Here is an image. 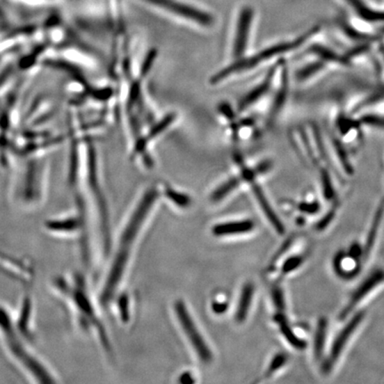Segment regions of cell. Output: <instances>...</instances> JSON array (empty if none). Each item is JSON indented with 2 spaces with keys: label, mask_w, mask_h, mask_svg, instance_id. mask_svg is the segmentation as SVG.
<instances>
[{
  "label": "cell",
  "mask_w": 384,
  "mask_h": 384,
  "mask_svg": "<svg viewBox=\"0 0 384 384\" xmlns=\"http://www.w3.org/2000/svg\"><path fill=\"white\" fill-rule=\"evenodd\" d=\"M157 197L158 191L154 189L147 191L120 232L115 246L113 258L102 285L100 296L102 305H107L117 296L126 275L134 243Z\"/></svg>",
  "instance_id": "obj_1"
},
{
  "label": "cell",
  "mask_w": 384,
  "mask_h": 384,
  "mask_svg": "<svg viewBox=\"0 0 384 384\" xmlns=\"http://www.w3.org/2000/svg\"><path fill=\"white\" fill-rule=\"evenodd\" d=\"M54 286L70 305L80 328L94 335L96 340L99 341L102 350L110 352L111 342L108 333L105 331L104 326L81 277H59L54 281Z\"/></svg>",
  "instance_id": "obj_2"
},
{
  "label": "cell",
  "mask_w": 384,
  "mask_h": 384,
  "mask_svg": "<svg viewBox=\"0 0 384 384\" xmlns=\"http://www.w3.org/2000/svg\"><path fill=\"white\" fill-rule=\"evenodd\" d=\"M0 337L13 358L38 383H54V374L29 348V342L16 328L8 310L0 307Z\"/></svg>",
  "instance_id": "obj_3"
},
{
  "label": "cell",
  "mask_w": 384,
  "mask_h": 384,
  "mask_svg": "<svg viewBox=\"0 0 384 384\" xmlns=\"http://www.w3.org/2000/svg\"><path fill=\"white\" fill-rule=\"evenodd\" d=\"M315 31L316 30L314 29V30L303 35L302 37L297 38L296 40L291 41V42L275 45V46L266 48V49L255 54V56L250 57V58L239 60V62L233 63L232 65L226 67L225 69L216 73V74L211 79V83H212V84H216V83L223 81L227 77L254 68V67L257 66L259 63L271 59L272 57L278 56V54L287 53L288 51L293 50L294 48L298 47L301 45L305 42L312 34L315 33Z\"/></svg>",
  "instance_id": "obj_4"
},
{
  "label": "cell",
  "mask_w": 384,
  "mask_h": 384,
  "mask_svg": "<svg viewBox=\"0 0 384 384\" xmlns=\"http://www.w3.org/2000/svg\"><path fill=\"white\" fill-rule=\"evenodd\" d=\"M175 310L182 328L188 336L191 344L193 345L198 357L205 363L210 362L213 358L212 352H211L209 347L205 342L200 333L198 331L197 326H195L193 320L191 319L190 314H189L185 304L181 302V301H178L175 304Z\"/></svg>",
  "instance_id": "obj_5"
},
{
  "label": "cell",
  "mask_w": 384,
  "mask_h": 384,
  "mask_svg": "<svg viewBox=\"0 0 384 384\" xmlns=\"http://www.w3.org/2000/svg\"><path fill=\"white\" fill-rule=\"evenodd\" d=\"M141 1L158 6L159 8L165 9L166 11L171 12L181 17L196 22L197 24L203 25V26H209L214 22L212 16L207 13L198 10L193 6L175 1V0H141Z\"/></svg>",
  "instance_id": "obj_6"
},
{
  "label": "cell",
  "mask_w": 384,
  "mask_h": 384,
  "mask_svg": "<svg viewBox=\"0 0 384 384\" xmlns=\"http://www.w3.org/2000/svg\"><path fill=\"white\" fill-rule=\"evenodd\" d=\"M363 318L364 312H358V314L355 315L350 320V322L345 326V328L342 329V331L336 337L334 344H333L330 354H329L328 360H326L324 366H323V371L325 373L330 372L332 368L334 367L336 361L340 357L342 351H344L345 345L347 344V342L350 340L352 334L356 330L358 326H360Z\"/></svg>",
  "instance_id": "obj_7"
},
{
  "label": "cell",
  "mask_w": 384,
  "mask_h": 384,
  "mask_svg": "<svg viewBox=\"0 0 384 384\" xmlns=\"http://www.w3.org/2000/svg\"><path fill=\"white\" fill-rule=\"evenodd\" d=\"M0 271L22 283H30L34 272L27 262L0 250Z\"/></svg>",
  "instance_id": "obj_8"
},
{
  "label": "cell",
  "mask_w": 384,
  "mask_h": 384,
  "mask_svg": "<svg viewBox=\"0 0 384 384\" xmlns=\"http://www.w3.org/2000/svg\"><path fill=\"white\" fill-rule=\"evenodd\" d=\"M384 280V271H376L371 276L368 277L360 287L357 288L355 293L352 294L350 302L346 307L342 310L340 319H345L355 309V307L362 301L365 297L369 294L379 284Z\"/></svg>",
  "instance_id": "obj_9"
},
{
  "label": "cell",
  "mask_w": 384,
  "mask_h": 384,
  "mask_svg": "<svg viewBox=\"0 0 384 384\" xmlns=\"http://www.w3.org/2000/svg\"><path fill=\"white\" fill-rule=\"evenodd\" d=\"M253 17H254V11L250 8H243V10L240 12L234 48H233V54L236 57L242 56L246 52Z\"/></svg>",
  "instance_id": "obj_10"
},
{
  "label": "cell",
  "mask_w": 384,
  "mask_h": 384,
  "mask_svg": "<svg viewBox=\"0 0 384 384\" xmlns=\"http://www.w3.org/2000/svg\"><path fill=\"white\" fill-rule=\"evenodd\" d=\"M85 222L80 216H70L49 220L46 223L48 232L57 235H74L84 229Z\"/></svg>",
  "instance_id": "obj_11"
},
{
  "label": "cell",
  "mask_w": 384,
  "mask_h": 384,
  "mask_svg": "<svg viewBox=\"0 0 384 384\" xmlns=\"http://www.w3.org/2000/svg\"><path fill=\"white\" fill-rule=\"evenodd\" d=\"M251 182L253 192H254V195L256 200H257L259 205H260L262 210L264 211L265 216L267 217L269 222L272 224V226H273V228L276 230V232L280 233V234H283L285 232V227L282 222H281L280 219L278 218V216L276 213H275V211L272 209V207L270 203H269L266 197H265L264 192H262L261 187L259 186L257 184H255L254 181H252Z\"/></svg>",
  "instance_id": "obj_12"
},
{
  "label": "cell",
  "mask_w": 384,
  "mask_h": 384,
  "mask_svg": "<svg viewBox=\"0 0 384 384\" xmlns=\"http://www.w3.org/2000/svg\"><path fill=\"white\" fill-rule=\"evenodd\" d=\"M31 317H32V303L30 296L25 297L22 303L20 314H19L17 321L15 322L16 328L20 331L27 340L30 341L32 337L31 334Z\"/></svg>",
  "instance_id": "obj_13"
},
{
  "label": "cell",
  "mask_w": 384,
  "mask_h": 384,
  "mask_svg": "<svg viewBox=\"0 0 384 384\" xmlns=\"http://www.w3.org/2000/svg\"><path fill=\"white\" fill-rule=\"evenodd\" d=\"M255 228V223L250 220L241 222L220 223L213 227V233L216 236L240 234L251 232Z\"/></svg>",
  "instance_id": "obj_14"
},
{
  "label": "cell",
  "mask_w": 384,
  "mask_h": 384,
  "mask_svg": "<svg viewBox=\"0 0 384 384\" xmlns=\"http://www.w3.org/2000/svg\"><path fill=\"white\" fill-rule=\"evenodd\" d=\"M275 70H276V66H274L273 68L270 70L266 79H265L262 84L259 85L257 88L253 89V90L243 99V101L240 102L239 106V110L240 111L246 110V108H248L250 105L255 104L256 101H258L262 95L266 94L269 89L271 88L272 79H273V76L275 74Z\"/></svg>",
  "instance_id": "obj_15"
},
{
  "label": "cell",
  "mask_w": 384,
  "mask_h": 384,
  "mask_svg": "<svg viewBox=\"0 0 384 384\" xmlns=\"http://www.w3.org/2000/svg\"><path fill=\"white\" fill-rule=\"evenodd\" d=\"M254 286H253L252 283H246L244 287H243L236 314V319L239 323L244 322L246 316H248V310L250 309L253 296H254Z\"/></svg>",
  "instance_id": "obj_16"
},
{
  "label": "cell",
  "mask_w": 384,
  "mask_h": 384,
  "mask_svg": "<svg viewBox=\"0 0 384 384\" xmlns=\"http://www.w3.org/2000/svg\"><path fill=\"white\" fill-rule=\"evenodd\" d=\"M384 214V200L382 201V203L379 205L378 209H377L376 214H374V220L372 224H371V228L369 232H368V236L366 241V246H365V256L367 257L368 255L370 254L371 250H372L374 242H376V239L377 233L380 228L381 223H382V220Z\"/></svg>",
  "instance_id": "obj_17"
},
{
  "label": "cell",
  "mask_w": 384,
  "mask_h": 384,
  "mask_svg": "<svg viewBox=\"0 0 384 384\" xmlns=\"http://www.w3.org/2000/svg\"><path fill=\"white\" fill-rule=\"evenodd\" d=\"M275 320L280 324L281 332H282L283 335L292 346L297 349V350H303L307 346V342L303 340V339L299 338L298 336H296L292 331V329L290 328L287 319L285 318L283 314L278 313V314L275 316Z\"/></svg>",
  "instance_id": "obj_18"
},
{
  "label": "cell",
  "mask_w": 384,
  "mask_h": 384,
  "mask_svg": "<svg viewBox=\"0 0 384 384\" xmlns=\"http://www.w3.org/2000/svg\"><path fill=\"white\" fill-rule=\"evenodd\" d=\"M328 330V320L325 318L319 319L318 328H317L314 342V353L316 358H321L324 351L325 342Z\"/></svg>",
  "instance_id": "obj_19"
},
{
  "label": "cell",
  "mask_w": 384,
  "mask_h": 384,
  "mask_svg": "<svg viewBox=\"0 0 384 384\" xmlns=\"http://www.w3.org/2000/svg\"><path fill=\"white\" fill-rule=\"evenodd\" d=\"M240 184V179L238 177L230 179V180L224 182L222 186L217 188L216 191L213 192L212 196H211V200L213 202H219L223 198H225L227 195L230 194L233 190H235Z\"/></svg>",
  "instance_id": "obj_20"
},
{
  "label": "cell",
  "mask_w": 384,
  "mask_h": 384,
  "mask_svg": "<svg viewBox=\"0 0 384 384\" xmlns=\"http://www.w3.org/2000/svg\"><path fill=\"white\" fill-rule=\"evenodd\" d=\"M166 195L169 200L180 207H188L191 203V198L188 195L180 193L171 188L166 189Z\"/></svg>",
  "instance_id": "obj_21"
},
{
  "label": "cell",
  "mask_w": 384,
  "mask_h": 384,
  "mask_svg": "<svg viewBox=\"0 0 384 384\" xmlns=\"http://www.w3.org/2000/svg\"><path fill=\"white\" fill-rule=\"evenodd\" d=\"M118 310L120 319L123 322L129 321L130 312H129V297L127 294H122L118 299Z\"/></svg>",
  "instance_id": "obj_22"
},
{
  "label": "cell",
  "mask_w": 384,
  "mask_h": 384,
  "mask_svg": "<svg viewBox=\"0 0 384 384\" xmlns=\"http://www.w3.org/2000/svg\"><path fill=\"white\" fill-rule=\"evenodd\" d=\"M176 118L175 113L168 114V116L163 118L160 122L156 125L154 127L152 128V131L149 134V138H154L157 136H159L160 133H162L163 131L166 130L170 125L174 122Z\"/></svg>",
  "instance_id": "obj_23"
},
{
  "label": "cell",
  "mask_w": 384,
  "mask_h": 384,
  "mask_svg": "<svg viewBox=\"0 0 384 384\" xmlns=\"http://www.w3.org/2000/svg\"><path fill=\"white\" fill-rule=\"evenodd\" d=\"M323 67V63H316L310 64L309 66L304 67L303 69L299 70L297 72L296 78L298 80L307 79L310 78V76L315 74L316 72H318L319 70H321Z\"/></svg>",
  "instance_id": "obj_24"
},
{
  "label": "cell",
  "mask_w": 384,
  "mask_h": 384,
  "mask_svg": "<svg viewBox=\"0 0 384 384\" xmlns=\"http://www.w3.org/2000/svg\"><path fill=\"white\" fill-rule=\"evenodd\" d=\"M303 264V258L301 256H293L289 259H287L282 266L283 273L287 274L289 272L296 270L301 264Z\"/></svg>",
  "instance_id": "obj_25"
},
{
  "label": "cell",
  "mask_w": 384,
  "mask_h": 384,
  "mask_svg": "<svg viewBox=\"0 0 384 384\" xmlns=\"http://www.w3.org/2000/svg\"><path fill=\"white\" fill-rule=\"evenodd\" d=\"M287 361V356L283 353H278L272 360L270 367L268 368V374H271L280 369Z\"/></svg>",
  "instance_id": "obj_26"
},
{
  "label": "cell",
  "mask_w": 384,
  "mask_h": 384,
  "mask_svg": "<svg viewBox=\"0 0 384 384\" xmlns=\"http://www.w3.org/2000/svg\"><path fill=\"white\" fill-rule=\"evenodd\" d=\"M272 299H273L275 307L280 312H283L286 304H285L284 294L280 288L275 287L272 290Z\"/></svg>",
  "instance_id": "obj_27"
},
{
  "label": "cell",
  "mask_w": 384,
  "mask_h": 384,
  "mask_svg": "<svg viewBox=\"0 0 384 384\" xmlns=\"http://www.w3.org/2000/svg\"><path fill=\"white\" fill-rule=\"evenodd\" d=\"M322 181L323 187H324L325 197L329 200V198H331L333 195H334V192H333L330 180H329L328 175L326 174V173H323Z\"/></svg>",
  "instance_id": "obj_28"
},
{
  "label": "cell",
  "mask_w": 384,
  "mask_h": 384,
  "mask_svg": "<svg viewBox=\"0 0 384 384\" xmlns=\"http://www.w3.org/2000/svg\"><path fill=\"white\" fill-rule=\"evenodd\" d=\"M287 86H283L282 89H281L280 92L278 93V95L275 99L274 102V108L273 111L277 112L281 107H282V105L285 102V99H286V95H287Z\"/></svg>",
  "instance_id": "obj_29"
},
{
  "label": "cell",
  "mask_w": 384,
  "mask_h": 384,
  "mask_svg": "<svg viewBox=\"0 0 384 384\" xmlns=\"http://www.w3.org/2000/svg\"><path fill=\"white\" fill-rule=\"evenodd\" d=\"M299 209L302 211V212L312 214L318 212L319 205L317 202L302 203L299 205Z\"/></svg>",
  "instance_id": "obj_30"
},
{
  "label": "cell",
  "mask_w": 384,
  "mask_h": 384,
  "mask_svg": "<svg viewBox=\"0 0 384 384\" xmlns=\"http://www.w3.org/2000/svg\"><path fill=\"white\" fill-rule=\"evenodd\" d=\"M157 56V51L152 50L150 51L149 56L146 57L145 61H144L143 67V74H146L149 72L150 67H152L153 61H154Z\"/></svg>",
  "instance_id": "obj_31"
},
{
  "label": "cell",
  "mask_w": 384,
  "mask_h": 384,
  "mask_svg": "<svg viewBox=\"0 0 384 384\" xmlns=\"http://www.w3.org/2000/svg\"><path fill=\"white\" fill-rule=\"evenodd\" d=\"M13 1L22 3V4L32 5V6H44L47 4H52L53 2H56V0H13Z\"/></svg>",
  "instance_id": "obj_32"
},
{
  "label": "cell",
  "mask_w": 384,
  "mask_h": 384,
  "mask_svg": "<svg viewBox=\"0 0 384 384\" xmlns=\"http://www.w3.org/2000/svg\"><path fill=\"white\" fill-rule=\"evenodd\" d=\"M335 216V212L334 211H331V212H329L326 216L323 218L320 222L317 224V230H323L326 229V226L329 225V223L332 222L333 218H334Z\"/></svg>",
  "instance_id": "obj_33"
},
{
  "label": "cell",
  "mask_w": 384,
  "mask_h": 384,
  "mask_svg": "<svg viewBox=\"0 0 384 384\" xmlns=\"http://www.w3.org/2000/svg\"><path fill=\"white\" fill-rule=\"evenodd\" d=\"M228 303L224 302H214L212 303V310L216 314H223L228 310Z\"/></svg>",
  "instance_id": "obj_34"
},
{
  "label": "cell",
  "mask_w": 384,
  "mask_h": 384,
  "mask_svg": "<svg viewBox=\"0 0 384 384\" xmlns=\"http://www.w3.org/2000/svg\"><path fill=\"white\" fill-rule=\"evenodd\" d=\"M271 161H264L261 163L260 165L256 166L254 169L256 175L264 174V173L268 172L271 168Z\"/></svg>",
  "instance_id": "obj_35"
},
{
  "label": "cell",
  "mask_w": 384,
  "mask_h": 384,
  "mask_svg": "<svg viewBox=\"0 0 384 384\" xmlns=\"http://www.w3.org/2000/svg\"><path fill=\"white\" fill-rule=\"evenodd\" d=\"M220 111L222 112L224 116H225L227 118H229V120H232V118H234L235 117L234 113H233L232 109L230 106L229 104H223L221 105Z\"/></svg>",
  "instance_id": "obj_36"
},
{
  "label": "cell",
  "mask_w": 384,
  "mask_h": 384,
  "mask_svg": "<svg viewBox=\"0 0 384 384\" xmlns=\"http://www.w3.org/2000/svg\"><path fill=\"white\" fill-rule=\"evenodd\" d=\"M179 382L182 384H191L194 383L195 381L193 379V377H192L191 373L186 372L182 374Z\"/></svg>",
  "instance_id": "obj_37"
}]
</instances>
